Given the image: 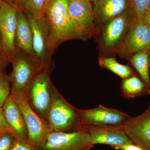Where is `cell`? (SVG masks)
Instances as JSON below:
<instances>
[{
	"mask_svg": "<svg viewBox=\"0 0 150 150\" xmlns=\"http://www.w3.org/2000/svg\"><path fill=\"white\" fill-rule=\"evenodd\" d=\"M47 122L51 131L55 132L82 131L84 126L79 110L67 102L55 88Z\"/></svg>",
	"mask_w": 150,
	"mask_h": 150,
	"instance_id": "cell-1",
	"label": "cell"
},
{
	"mask_svg": "<svg viewBox=\"0 0 150 150\" xmlns=\"http://www.w3.org/2000/svg\"><path fill=\"white\" fill-rule=\"evenodd\" d=\"M33 31V48L35 62L44 71L50 72L53 44L50 23L45 14L35 18L27 13Z\"/></svg>",
	"mask_w": 150,
	"mask_h": 150,
	"instance_id": "cell-2",
	"label": "cell"
},
{
	"mask_svg": "<svg viewBox=\"0 0 150 150\" xmlns=\"http://www.w3.org/2000/svg\"><path fill=\"white\" fill-rule=\"evenodd\" d=\"M69 0H52L45 15L51 29L53 44L56 48L60 43L76 38L69 13Z\"/></svg>",
	"mask_w": 150,
	"mask_h": 150,
	"instance_id": "cell-3",
	"label": "cell"
},
{
	"mask_svg": "<svg viewBox=\"0 0 150 150\" xmlns=\"http://www.w3.org/2000/svg\"><path fill=\"white\" fill-rule=\"evenodd\" d=\"M54 88L50 80V72L43 71L35 77L25 93L32 109L47 123Z\"/></svg>",
	"mask_w": 150,
	"mask_h": 150,
	"instance_id": "cell-4",
	"label": "cell"
},
{
	"mask_svg": "<svg viewBox=\"0 0 150 150\" xmlns=\"http://www.w3.org/2000/svg\"><path fill=\"white\" fill-rule=\"evenodd\" d=\"M18 9L13 3L3 1L0 6V34L2 54L6 61L11 62L16 53L15 35Z\"/></svg>",
	"mask_w": 150,
	"mask_h": 150,
	"instance_id": "cell-5",
	"label": "cell"
},
{
	"mask_svg": "<svg viewBox=\"0 0 150 150\" xmlns=\"http://www.w3.org/2000/svg\"><path fill=\"white\" fill-rule=\"evenodd\" d=\"M11 63V93H25L35 77L44 71L31 58L17 49Z\"/></svg>",
	"mask_w": 150,
	"mask_h": 150,
	"instance_id": "cell-6",
	"label": "cell"
},
{
	"mask_svg": "<svg viewBox=\"0 0 150 150\" xmlns=\"http://www.w3.org/2000/svg\"><path fill=\"white\" fill-rule=\"evenodd\" d=\"M24 117L28 133V141L40 148L51 130L48 123L40 118L30 105L24 93H11Z\"/></svg>",
	"mask_w": 150,
	"mask_h": 150,
	"instance_id": "cell-7",
	"label": "cell"
},
{
	"mask_svg": "<svg viewBox=\"0 0 150 150\" xmlns=\"http://www.w3.org/2000/svg\"><path fill=\"white\" fill-rule=\"evenodd\" d=\"M94 145L88 134L82 130L74 132L51 131L40 150H91Z\"/></svg>",
	"mask_w": 150,
	"mask_h": 150,
	"instance_id": "cell-8",
	"label": "cell"
},
{
	"mask_svg": "<svg viewBox=\"0 0 150 150\" xmlns=\"http://www.w3.org/2000/svg\"><path fill=\"white\" fill-rule=\"evenodd\" d=\"M69 13L76 38L86 39L93 35L95 21L90 1L69 0Z\"/></svg>",
	"mask_w": 150,
	"mask_h": 150,
	"instance_id": "cell-9",
	"label": "cell"
},
{
	"mask_svg": "<svg viewBox=\"0 0 150 150\" xmlns=\"http://www.w3.org/2000/svg\"><path fill=\"white\" fill-rule=\"evenodd\" d=\"M132 20L133 18L128 9L104 25L101 44L104 49L110 51L121 47Z\"/></svg>",
	"mask_w": 150,
	"mask_h": 150,
	"instance_id": "cell-10",
	"label": "cell"
},
{
	"mask_svg": "<svg viewBox=\"0 0 150 150\" xmlns=\"http://www.w3.org/2000/svg\"><path fill=\"white\" fill-rule=\"evenodd\" d=\"M121 54L130 56L150 51V28L143 20L133 19L121 46Z\"/></svg>",
	"mask_w": 150,
	"mask_h": 150,
	"instance_id": "cell-11",
	"label": "cell"
},
{
	"mask_svg": "<svg viewBox=\"0 0 150 150\" xmlns=\"http://www.w3.org/2000/svg\"><path fill=\"white\" fill-rule=\"evenodd\" d=\"M79 111L83 123L86 125L123 126L131 117L119 110L107 108L101 105L93 109Z\"/></svg>",
	"mask_w": 150,
	"mask_h": 150,
	"instance_id": "cell-12",
	"label": "cell"
},
{
	"mask_svg": "<svg viewBox=\"0 0 150 150\" xmlns=\"http://www.w3.org/2000/svg\"><path fill=\"white\" fill-rule=\"evenodd\" d=\"M83 130L88 134L94 145L98 144L110 145L114 148L134 143L127 136L123 126L110 127L84 125Z\"/></svg>",
	"mask_w": 150,
	"mask_h": 150,
	"instance_id": "cell-13",
	"label": "cell"
},
{
	"mask_svg": "<svg viewBox=\"0 0 150 150\" xmlns=\"http://www.w3.org/2000/svg\"><path fill=\"white\" fill-rule=\"evenodd\" d=\"M127 136L144 150H150V104L137 117H130L123 126Z\"/></svg>",
	"mask_w": 150,
	"mask_h": 150,
	"instance_id": "cell-14",
	"label": "cell"
},
{
	"mask_svg": "<svg viewBox=\"0 0 150 150\" xmlns=\"http://www.w3.org/2000/svg\"><path fill=\"white\" fill-rule=\"evenodd\" d=\"M93 8L95 23L104 25L129 9L128 0H90Z\"/></svg>",
	"mask_w": 150,
	"mask_h": 150,
	"instance_id": "cell-15",
	"label": "cell"
},
{
	"mask_svg": "<svg viewBox=\"0 0 150 150\" xmlns=\"http://www.w3.org/2000/svg\"><path fill=\"white\" fill-rule=\"evenodd\" d=\"M15 41L16 49L26 54L35 62L33 48V31L31 24L24 12L20 10L18 11L17 25Z\"/></svg>",
	"mask_w": 150,
	"mask_h": 150,
	"instance_id": "cell-16",
	"label": "cell"
},
{
	"mask_svg": "<svg viewBox=\"0 0 150 150\" xmlns=\"http://www.w3.org/2000/svg\"><path fill=\"white\" fill-rule=\"evenodd\" d=\"M6 121L16 138L28 140V133L23 115L12 96L3 108Z\"/></svg>",
	"mask_w": 150,
	"mask_h": 150,
	"instance_id": "cell-17",
	"label": "cell"
},
{
	"mask_svg": "<svg viewBox=\"0 0 150 150\" xmlns=\"http://www.w3.org/2000/svg\"><path fill=\"white\" fill-rule=\"evenodd\" d=\"M131 62L150 93V52L143 51L134 54Z\"/></svg>",
	"mask_w": 150,
	"mask_h": 150,
	"instance_id": "cell-18",
	"label": "cell"
},
{
	"mask_svg": "<svg viewBox=\"0 0 150 150\" xmlns=\"http://www.w3.org/2000/svg\"><path fill=\"white\" fill-rule=\"evenodd\" d=\"M121 89L123 93L129 98L150 93L143 81L134 76L124 79L121 84Z\"/></svg>",
	"mask_w": 150,
	"mask_h": 150,
	"instance_id": "cell-19",
	"label": "cell"
},
{
	"mask_svg": "<svg viewBox=\"0 0 150 150\" xmlns=\"http://www.w3.org/2000/svg\"><path fill=\"white\" fill-rule=\"evenodd\" d=\"M14 4L18 10L35 18L44 15L47 8L46 0H16Z\"/></svg>",
	"mask_w": 150,
	"mask_h": 150,
	"instance_id": "cell-20",
	"label": "cell"
},
{
	"mask_svg": "<svg viewBox=\"0 0 150 150\" xmlns=\"http://www.w3.org/2000/svg\"><path fill=\"white\" fill-rule=\"evenodd\" d=\"M100 61L102 67L110 70L122 79H126L133 76V72L129 66L121 64L114 58H103L100 59Z\"/></svg>",
	"mask_w": 150,
	"mask_h": 150,
	"instance_id": "cell-21",
	"label": "cell"
},
{
	"mask_svg": "<svg viewBox=\"0 0 150 150\" xmlns=\"http://www.w3.org/2000/svg\"><path fill=\"white\" fill-rule=\"evenodd\" d=\"M133 19L143 20L150 5V0H128Z\"/></svg>",
	"mask_w": 150,
	"mask_h": 150,
	"instance_id": "cell-22",
	"label": "cell"
},
{
	"mask_svg": "<svg viewBox=\"0 0 150 150\" xmlns=\"http://www.w3.org/2000/svg\"><path fill=\"white\" fill-rule=\"evenodd\" d=\"M11 93L10 79V77L6 76L0 79V108L4 107Z\"/></svg>",
	"mask_w": 150,
	"mask_h": 150,
	"instance_id": "cell-23",
	"label": "cell"
},
{
	"mask_svg": "<svg viewBox=\"0 0 150 150\" xmlns=\"http://www.w3.org/2000/svg\"><path fill=\"white\" fill-rule=\"evenodd\" d=\"M15 139L14 135L10 132H3L0 135V150H10Z\"/></svg>",
	"mask_w": 150,
	"mask_h": 150,
	"instance_id": "cell-24",
	"label": "cell"
},
{
	"mask_svg": "<svg viewBox=\"0 0 150 150\" xmlns=\"http://www.w3.org/2000/svg\"><path fill=\"white\" fill-rule=\"evenodd\" d=\"M10 150H40L39 148L28 140L16 138Z\"/></svg>",
	"mask_w": 150,
	"mask_h": 150,
	"instance_id": "cell-25",
	"label": "cell"
},
{
	"mask_svg": "<svg viewBox=\"0 0 150 150\" xmlns=\"http://www.w3.org/2000/svg\"><path fill=\"white\" fill-rule=\"evenodd\" d=\"M0 128L4 129L5 131L10 132L14 135L13 131L11 129L10 126H9L6 121L3 108H0Z\"/></svg>",
	"mask_w": 150,
	"mask_h": 150,
	"instance_id": "cell-26",
	"label": "cell"
},
{
	"mask_svg": "<svg viewBox=\"0 0 150 150\" xmlns=\"http://www.w3.org/2000/svg\"><path fill=\"white\" fill-rule=\"evenodd\" d=\"M7 62L6 61L1 53H0V79L4 78L6 76L4 72V68L5 67L6 62Z\"/></svg>",
	"mask_w": 150,
	"mask_h": 150,
	"instance_id": "cell-27",
	"label": "cell"
},
{
	"mask_svg": "<svg viewBox=\"0 0 150 150\" xmlns=\"http://www.w3.org/2000/svg\"><path fill=\"white\" fill-rule=\"evenodd\" d=\"M144 20L150 28V14L146 16L144 19Z\"/></svg>",
	"mask_w": 150,
	"mask_h": 150,
	"instance_id": "cell-28",
	"label": "cell"
},
{
	"mask_svg": "<svg viewBox=\"0 0 150 150\" xmlns=\"http://www.w3.org/2000/svg\"><path fill=\"white\" fill-rule=\"evenodd\" d=\"M4 1L7 2L11 3L14 4L16 0H2Z\"/></svg>",
	"mask_w": 150,
	"mask_h": 150,
	"instance_id": "cell-29",
	"label": "cell"
},
{
	"mask_svg": "<svg viewBox=\"0 0 150 150\" xmlns=\"http://www.w3.org/2000/svg\"><path fill=\"white\" fill-rule=\"evenodd\" d=\"M2 50V41L1 38V34H0V53L1 52Z\"/></svg>",
	"mask_w": 150,
	"mask_h": 150,
	"instance_id": "cell-30",
	"label": "cell"
},
{
	"mask_svg": "<svg viewBox=\"0 0 150 150\" xmlns=\"http://www.w3.org/2000/svg\"><path fill=\"white\" fill-rule=\"evenodd\" d=\"M52 1V0H46V4H47V7H48V5H49V4H50V3L51 2V1Z\"/></svg>",
	"mask_w": 150,
	"mask_h": 150,
	"instance_id": "cell-31",
	"label": "cell"
},
{
	"mask_svg": "<svg viewBox=\"0 0 150 150\" xmlns=\"http://www.w3.org/2000/svg\"><path fill=\"white\" fill-rule=\"evenodd\" d=\"M150 14V5L149 6V8H148L147 11L146 16L148 14Z\"/></svg>",
	"mask_w": 150,
	"mask_h": 150,
	"instance_id": "cell-32",
	"label": "cell"
},
{
	"mask_svg": "<svg viewBox=\"0 0 150 150\" xmlns=\"http://www.w3.org/2000/svg\"><path fill=\"white\" fill-rule=\"evenodd\" d=\"M4 131H5L4 130V129H1V128H0V135H1V134H2V133H3V132H4Z\"/></svg>",
	"mask_w": 150,
	"mask_h": 150,
	"instance_id": "cell-33",
	"label": "cell"
},
{
	"mask_svg": "<svg viewBox=\"0 0 150 150\" xmlns=\"http://www.w3.org/2000/svg\"><path fill=\"white\" fill-rule=\"evenodd\" d=\"M71 1H89V0H69Z\"/></svg>",
	"mask_w": 150,
	"mask_h": 150,
	"instance_id": "cell-34",
	"label": "cell"
},
{
	"mask_svg": "<svg viewBox=\"0 0 150 150\" xmlns=\"http://www.w3.org/2000/svg\"><path fill=\"white\" fill-rule=\"evenodd\" d=\"M2 0H0V6H1V4L2 3Z\"/></svg>",
	"mask_w": 150,
	"mask_h": 150,
	"instance_id": "cell-35",
	"label": "cell"
},
{
	"mask_svg": "<svg viewBox=\"0 0 150 150\" xmlns=\"http://www.w3.org/2000/svg\"></svg>",
	"mask_w": 150,
	"mask_h": 150,
	"instance_id": "cell-36",
	"label": "cell"
},
{
	"mask_svg": "<svg viewBox=\"0 0 150 150\" xmlns=\"http://www.w3.org/2000/svg\"></svg>",
	"mask_w": 150,
	"mask_h": 150,
	"instance_id": "cell-37",
	"label": "cell"
}]
</instances>
